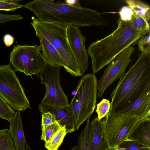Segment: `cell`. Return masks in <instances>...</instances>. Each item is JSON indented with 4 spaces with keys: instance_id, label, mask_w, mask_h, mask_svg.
<instances>
[{
    "instance_id": "obj_1",
    "label": "cell",
    "mask_w": 150,
    "mask_h": 150,
    "mask_svg": "<svg viewBox=\"0 0 150 150\" xmlns=\"http://www.w3.org/2000/svg\"><path fill=\"white\" fill-rule=\"evenodd\" d=\"M24 7L33 12L38 20L68 26H105L108 23L98 11L88 8L73 6L59 0H34Z\"/></svg>"
},
{
    "instance_id": "obj_2",
    "label": "cell",
    "mask_w": 150,
    "mask_h": 150,
    "mask_svg": "<svg viewBox=\"0 0 150 150\" xmlns=\"http://www.w3.org/2000/svg\"><path fill=\"white\" fill-rule=\"evenodd\" d=\"M117 23V28L112 33L93 42L88 47V54L91 59L94 74L113 61L123 50L137 43L142 35L150 31L137 27L134 23V16L130 21L119 18Z\"/></svg>"
},
{
    "instance_id": "obj_3",
    "label": "cell",
    "mask_w": 150,
    "mask_h": 150,
    "mask_svg": "<svg viewBox=\"0 0 150 150\" xmlns=\"http://www.w3.org/2000/svg\"><path fill=\"white\" fill-rule=\"evenodd\" d=\"M150 86V48L141 52L135 64L120 79L110 96L109 112H122L141 97Z\"/></svg>"
},
{
    "instance_id": "obj_4",
    "label": "cell",
    "mask_w": 150,
    "mask_h": 150,
    "mask_svg": "<svg viewBox=\"0 0 150 150\" xmlns=\"http://www.w3.org/2000/svg\"><path fill=\"white\" fill-rule=\"evenodd\" d=\"M35 33L43 35L54 47L60 55L63 67L73 76H81L80 68L73 54L67 37V26L34 18L31 23Z\"/></svg>"
},
{
    "instance_id": "obj_5",
    "label": "cell",
    "mask_w": 150,
    "mask_h": 150,
    "mask_svg": "<svg viewBox=\"0 0 150 150\" xmlns=\"http://www.w3.org/2000/svg\"><path fill=\"white\" fill-rule=\"evenodd\" d=\"M98 80L93 74L84 76L79 81L76 93L69 104L73 110L76 129L89 120L96 107Z\"/></svg>"
},
{
    "instance_id": "obj_6",
    "label": "cell",
    "mask_w": 150,
    "mask_h": 150,
    "mask_svg": "<svg viewBox=\"0 0 150 150\" xmlns=\"http://www.w3.org/2000/svg\"><path fill=\"white\" fill-rule=\"evenodd\" d=\"M103 136L107 150H114L129 138L139 121L136 116L109 112L102 119Z\"/></svg>"
},
{
    "instance_id": "obj_7",
    "label": "cell",
    "mask_w": 150,
    "mask_h": 150,
    "mask_svg": "<svg viewBox=\"0 0 150 150\" xmlns=\"http://www.w3.org/2000/svg\"><path fill=\"white\" fill-rule=\"evenodd\" d=\"M10 64L0 66V96L13 110L30 108L24 89Z\"/></svg>"
},
{
    "instance_id": "obj_8",
    "label": "cell",
    "mask_w": 150,
    "mask_h": 150,
    "mask_svg": "<svg viewBox=\"0 0 150 150\" xmlns=\"http://www.w3.org/2000/svg\"><path fill=\"white\" fill-rule=\"evenodd\" d=\"M37 45L17 44L14 46L9 57L10 62L15 71H19L32 77L38 76L46 62Z\"/></svg>"
},
{
    "instance_id": "obj_9",
    "label": "cell",
    "mask_w": 150,
    "mask_h": 150,
    "mask_svg": "<svg viewBox=\"0 0 150 150\" xmlns=\"http://www.w3.org/2000/svg\"><path fill=\"white\" fill-rule=\"evenodd\" d=\"M60 66H55L47 62L40 72L41 83L46 88L41 103L56 106L69 104L67 96L60 84Z\"/></svg>"
},
{
    "instance_id": "obj_10",
    "label": "cell",
    "mask_w": 150,
    "mask_h": 150,
    "mask_svg": "<svg viewBox=\"0 0 150 150\" xmlns=\"http://www.w3.org/2000/svg\"><path fill=\"white\" fill-rule=\"evenodd\" d=\"M135 50L132 46L120 52L110 62L98 81L97 96L101 98L106 90L115 81L121 78L127 67L132 60L131 56Z\"/></svg>"
},
{
    "instance_id": "obj_11",
    "label": "cell",
    "mask_w": 150,
    "mask_h": 150,
    "mask_svg": "<svg viewBox=\"0 0 150 150\" xmlns=\"http://www.w3.org/2000/svg\"><path fill=\"white\" fill-rule=\"evenodd\" d=\"M67 33L70 46L82 76L88 69L89 65L88 50L85 46L86 38L82 35L79 27L75 25L68 26Z\"/></svg>"
},
{
    "instance_id": "obj_12",
    "label": "cell",
    "mask_w": 150,
    "mask_h": 150,
    "mask_svg": "<svg viewBox=\"0 0 150 150\" xmlns=\"http://www.w3.org/2000/svg\"><path fill=\"white\" fill-rule=\"evenodd\" d=\"M39 109L42 114L50 112L53 114L58 123L62 127H65L67 134L71 133L76 129L73 110L69 104L56 106L41 103L39 105Z\"/></svg>"
},
{
    "instance_id": "obj_13",
    "label": "cell",
    "mask_w": 150,
    "mask_h": 150,
    "mask_svg": "<svg viewBox=\"0 0 150 150\" xmlns=\"http://www.w3.org/2000/svg\"><path fill=\"white\" fill-rule=\"evenodd\" d=\"M120 113L136 116L141 120H150V86L141 97Z\"/></svg>"
},
{
    "instance_id": "obj_14",
    "label": "cell",
    "mask_w": 150,
    "mask_h": 150,
    "mask_svg": "<svg viewBox=\"0 0 150 150\" xmlns=\"http://www.w3.org/2000/svg\"><path fill=\"white\" fill-rule=\"evenodd\" d=\"M9 130L16 150H30L25 136L20 111L15 112L13 119L9 122Z\"/></svg>"
},
{
    "instance_id": "obj_15",
    "label": "cell",
    "mask_w": 150,
    "mask_h": 150,
    "mask_svg": "<svg viewBox=\"0 0 150 150\" xmlns=\"http://www.w3.org/2000/svg\"><path fill=\"white\" fill-rule=\"evenodd\" d=\"M102 119L95 117L91 122L89 142L90 150H107L103 136Z\"/></svg>"
},
{
    "instance_id": "obj_16",
    "label": "cell",
    "mask_w": 150,
    "mask_h": 150,
    "mask_svg": "<svg viewBox=\"0 0 150 150\" xmlns=\"http://www.w3.org/2000/svg\"><path fill=\"white\" fill-rule=\"evenodd\" d=\"M40 45L38 47L42 51V55L46 62L55 66L63 67V64L59 53L53 46L42 35L35 33Z\"/></svg>"
},
{
    "instance_id": "obj_17",
    "label": "cell",
    "mask_w": 150,
    "mask_h": 150,
    "mask_svg": "<svg viewBox=\"0 0 150 150\" xmlns=\"http://www.w3.org/2000/svg\"><path fill=\"white\" fill-rule=\"evenodd\" d=\"M129 139L150 148V120L144 119L140 120Z\"/></svg>"
},
{
    "instance_id": "obj_18",
    "label": "cell",
    "mask_w": 150,
    "mask_h": 150,
    "mask_svg": "<svg viewBox=\"0 0 150 150\" xmlns=\"http://www.w3.org/2000/svg\"><path fill=\"white\" fill-rule=\"evenodd\" d=\"M125 2L136 15L142 18L150 23V7L149 6L139 0H127Z\"/></svg>"
},
{
    "instance_id": "obj_19",
    "label": "cell",
    "mask_w": 150,
    "mask_h": 150,
    "mask_svg": "<svg viewBox=\"0 0 150 150\" xmlns=\"http://www.w3.org/2000/svg\"><path fill=\"white\" fill-rule=\"evenodd\" d=\"M87 121V124L85 128L79 135L77 144L72 147L70 150H90L89 137L91 122L89 120Z\"/></svg>"
},
{
    "instance_id": "obj_20",
    "label": "cell",
    "mask_w": 150,
    "mask_h": 150,
    "mask_svg": "<svg viewBox=\"0 0 150 150\" xmlns=\"http://www.w3.org/2000/svg\"><path fill=\"white\" fill-rule=\"evenodd\" d=\"M67 134L65 127H62L48 142L45 143V147L48 150H57Z\"/></svg>"
},
{
    "instance_id": "obj_21",
    "label": "cell",
    "mask_w": 150,
    "mask_h": 150,
    "mask_svg": "<svg viewBox=\"0 0 150 150\" xmlns=\"http://www.w3.org/2000/svg\"><path fill=\"white\" fill-rule=\"evenodd\" d=\"M0 150H16L8 129L0 130Z\"/></svg>"
},
{
    "instance_id": "obj_22",
    "label": "cell",
    "mask_w": 150,
    "mask_h": 150,
    "mask_svg": "<svg viewBox=\"0 0 150 150\" xmlns=\"http://www.w3.org/2000/svg\"><path fill=\"white\" fill-rule=\"evenodd\" d=\"M15 112L0 96V118L9 122L13 119Z\"/></svg>"
},
{
    "instance_id": "obj_23",
    "label": "cell",
    "mask_w": 150,
    "mask_h": 150,
    "mask_svg": "<svg viewBox=\"0 0 150 150\" xmlns=\"http://www.w3.org/2000/svg\"><path fill=\"white\" fill-rule=\"evenodd\" d=\"M115 149L119 150H150V148L130 140L123 142Z\"/></svg>"
},
{
    "instance_id": "obj_24",
    "label": "cell",
    "mask_w": 150,
    "mask_h": 150,
    "mask_svg": "<svg viewBox=\"0 0 150 150\" xmlns=\"http://www.w3.org/2000/svg\"><path fill=\"white\" fill-rule=\"evenodd\" d=\"M62 127L58 123L50 125L42 130L41 139L45 143L48 142L53 136Z\"/></svg>"
},
{
    "instance_id": "obj_25",
    "label": "cell",
    "mask_w": 150,
    "mask_h": 150,
    "mask_svg": "<svg viewBox=\"0 0 150 150\" xmlns=\"http://www.w3.org/2000/svg\"><path fill=\"white\" fill-rule=\"evenodd\" d=\"M111 106L110 101L106 99H103L97 104L96 112L99 121L102 119L109 112Z\"/></svg>"
},
{
    "instance_id": "obj_26",
    "label": "cell",
    "mask_w": 150,
    "mask_h": 150,
    "mask_svg": "<svg viewBox=\"0 0 150 150\" xmlns=\"http://www.w3.org/2000/svg\"><path fill=\"white\" fill-rule=\"evenodd\" d=\"M21 0H0V11H13L24 7L19 4Z\"/></svg>"
},
{
    "instance_id": "obj_27",
    "label": "cell",
    "mask_w": 150,
    "mask_h": 150,
    "mask_svg": "<svg viewBox=\"0 0 150 150\" xmlns=\"http://www.w3.org/2000/svg\"><path fill=\"white\" fill-rule=\"evenodd\" d=\"M42 130L45 129L47 126L57 123V121L54 115L50 112L42 114Z\"/></svg>"
},
{
    "instance_id": "obj_28",
    "label": "cell",
    "mask_w": 150,
    "mask_h": 150,
    "mask_svg": "<svg viewBox=\"0 0 150 150\" xmlns=\"http://www.w3.org/2000/svg\"><path fill=\"white\" fill-rule=\"evenodd\" d=\"M150 31L142 35L137 42L138 49L141 52L150 48Z\"/></svg>"
},
{
    "instance_id": "obj_29",
    "label": "cell",
    "mask_w": 150,
    "mask_h": 150,
    "mask_svg": "<svg viewBox=\"0 0 150 150\" xmlns=\"http://www.w3.org/2000/svg\"><path fill=\"white\" fill-rule=\"evenodd\" d=\"M119 18L124 21H130L134 17L135 13L129 6H123L119 12Z\"/></svg>"
},
{
    "instance_id": "obj_30",
    "label": "cell",
    "mask_w": 150,
    "mask_h": 150,
    "mask_svg": "<svg viewBox=\"0 0 150 150\" xmlns=\"http://www.w3.org/2000/svg\"><path fill=\"white\" fill-rule=\"evenodd\" d=\"M23 19V17L20 14L9 15L0 13V23H6L11 21L21 20Z\"/></svg>"
},
{
    "instance_id": "obj_31",
    "label": "cell",
    "mask_w": 150,
    "mask_h": 150,
    "mask_svg": "<svg viewBox=\"0 0 150 150\" xmlns=\"http://www.w3.org/2000/svg\"><path fill=\"white\" fill-rule=\"evenodd\" d=\"M4 42L6 47H9L13 44L14 41V38L10 34H6L3 37Z\"/></svg>"
},
{
    "instance_id": "obj_32",
    "label": "cell",
    "mask_w": 150,
    "mask_h": 150,
    "mask_svg": "<svg viewBox=\"0 0 150 150\" xmlns=\"http://www.w3.org/2000/svg\"><path fill=\"white\" fill-rule=\"evenodd\" d=\"M114 150H118V149H114Z\"/></svg>"
}]
</instances>
